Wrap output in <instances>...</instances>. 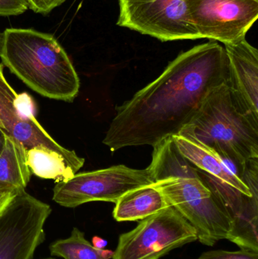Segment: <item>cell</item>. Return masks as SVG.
<instances>
[{
	"instance_id": "1",
	"label": "cell",
	"mask_w": 258,
	"mask_h": 259,
	"mask_svg": "<svg viewBox=\"0 0 258 259\" xmlns=\"http://www.w3.org/2000/svg\"><path fill=\"white\" fill-rule=\"evenodd\" d=\"M227 75V53L216 41L182 53L157 79L117 108L102 143L115 152L129 146L153 147L177 135Z\"/></svg>"
},
{
	"instance_id": "2",
	"label": "cell",
	"mask_w": 258,
	"mask_h": 259,
	"mask_svg": "<svg viewBox=\"0 0 258 259\" xmlns=\"http://www.w3.org/2000/svg\"><path fill=\"white\" fill-rule=\"evenodd\" d=\"M148 168L153 185L196 231L197 240L213 246L228 237L232 222L199 170L177 149L172 137L153 146Z\"/></svg>"
},
{
	"instance_id": "3",
	"label": "cell",
	"mask_w": 258,
	"mask_h": 259,
	"mask_svg": "<svg viewBox=\"0 0 258 259\" xmlns=\"http://www.w3.org/2000/svg\"><path fill=\"white\" fill-rule=\"evenodd\" d=\"M0 57L5 66L42 97L72 102L78 94V74L53 35L34 29H6Z\"/></svg>"
},
{
	"instance_id": "4",
	"label": "cell",
	"mask_w": 258,
	"mask_h": 259,
	"mask_svg": "<svg viewBox=\"0 0 258 259\" xmlns=\"http://www.w3.org/2000/svg\"><path fill=\"white\" fill-rule=\"evenodd\" d=\"M181 131L218 154L241 180L247 163L258 158V122L238 107L226 83L208 95Z\"/></svg>"
},
{
	"instance_id": "5",
	"label": "cell",
	"mask_w": 258,
	"mask_h": 259,
	"mask_svg": "<svg viewBox=\"0 0 258 259\" xmlns=\"http://www.w3.org/2000/svg\"><path fill=\"white\" fill-rule=\"evenodd\" d=\"M196 240L193 227L170 206L121 234L112 259H159Z\"/></svg>"
},
{
	"instance_id": "6",
	"label": "cell",
	"mask_w": 258,
	"mask_h": 259,
	"mask_svg": "<svg viewBox=\"0 0 258 259\" xmlns=\"http://www.w3.org/2000/svg\"><path fill=\"white\" fill-rule=\"evenodd\" d=\"M154 184L149 169H134L123 164L93 171L75 174L53 189V201L66 208L102 201L116 203L127 192Z\"/></svg>"
},
{
	"instance_id": "7",
	"label": "cell",
	"mask_w": 258,
	"mask_h": 259,
	"mask_svg": "<svg viewBox=\"0 0 258 259\" xmlns=\"http://www.w3.org/2000/svg\"><path fill=\"white\" fill-rule=\"evenodd\" d=\"M51 211L48 204L20 190L0 213V259H33L45 240L44 225Z\"/></svg>"
},
{
	"instance_id": "8",
	"label": "cell",
	"mask_w": 258,
	"mask_h": 259,
	"mask_svg": "<svg viewBox=\"0 0 258 259\" xmlns=\"http://www.w3.org/2000/svg\"><path fill=\"white\" fill-rule=\"evenodd\" d=\"M118 24L160 40L201 39L186 0H119Z\"/></svg>"
},
{
	"instance_id": "9",
	"label": "cell",
	"mask_w": 258,
	"mask_h": 259,
	"mask_svg": "<svg viewBox=\"0 0 258 259\" xmlns=\"http://www.w3.org/2000/svg\"><path fill=\"white\" fill-rule=\"evenodd\" d=\"M33 109L30 97L18 95L8 83L0 63V129L25 149L42 146L58 152L78 171L84 158L59 145L36 119Z\"/></svg>"
},
{
	"instance_id": "10",
	"label": "cell",
	"mask_w": 258,
	"mask_h": 259,
	"mask_svg": "<svg viewBox=\"0 0 258 259\" xmlns=\"http://www.w3.org/2000/svg\"><path fill=\"white\" fill-rule=\"evenodd\" d=\"M201 38L235 44L245 39L258 18V0H186Z\"/></svg>"
},
{
	"instance_id": "11",
	"label": "cell",
	"mask_w": 258,
	"mask_h": 259,
	"mask_svg": "<svg viewBox=\"0 0 258 259\" xmlns=\"http://www.w3.org/2000/svg\"><path fill=\"white\" fill-rule=\"evenodd\" d=\"M228 75L226 84L238 107L258 122V51L246 39L224 44Z\"/></svg>"
},
{
	"instance_id": "12",
	"label": "cell",
	"mask_w": 258,
	"mask_h": 259,
	"mask_svg": "<svg viewBox=\"0 0 258 259\" xmlns=\"http://www.w3.org/2000/svg\"><path fill=\"white\" fill-rule=\"evenodd\" d=\"M171 137L180 153L197 169L215 178L223 185L236 189L246 196H258V191H251L218 154L192 136L180 131Z\"/></svg>"
},
{
	"instance_id": "13",
	"label": "cell",
	"mask_w": 258,
	"mask_h": 259,
	"mask_svg": "<svg viewBox=\"0 0 258 259\" xmlns=\"http://www.w3.org/2000/svg\"><path fill=\"white\" fill-rule=\"evenodd\" d=\"M162 192L153 184L127 192L115 203L114 219L117 222H136L168 208Z\"/></svg>"
},
{
	"instance_id": "14",
	"label": "cell",
	"mask_w": 258,
	"mask_h": 259,
	"mask_svg": "<svg viewBox=\"0 0 258 259\" xmlns=\"http://www.w3.org/2000/svg\"><path fill=\"white\" fill-rule=\"evenodd\" d=\"M26 149L13 138L5 134L0 152V187L25 189L31 171L26 160Z\"/></svg>"
},
{
	"instance_id": "15",
	"label": "cell",
	"mask_w": 258,
	"mask_h": 259,
	"mask_svg": "<svg viewBox=\"0 0 258 259\" xmlns=\"http://www.w3.org/2000/svg\"><path fill=\"white\" fill-rule=\"evenodd\" d=\"M26 160L31 174L56 182L68 181L77 170L62 155L45 146L26 149Z\"/></svg>"
},
{
	"instance_id": "16",
	"label": "cell",
	"mask_w": 258,
	"mask_h": 259,
	"mask_svg": "<svg viewBox=\"0 0 258 259\" xmlns=\"http://www.w3.org/2000/svg\"><path fill=\"white\" fill-rule=\"evenodd\" d=\"M51 255L65 259H105L101 249H97L85 238L84 233L74 228L68 238L51 243L49 246Z\"/></svg>"
},
{
	"instance_id": "17",
	"label": "cell",
	"mask_w": 258,
	"mask_h": 259,
	"mask_svg": "<svg viewBox=\"0 0 258 259\" xmlns=\"http://www.w3.org/2000/svg\"><path fill=\"white\" fill-rule=\"evenodd\" d=\"M198 259H258V252L240 249L235 252L212 250L201 254Z\"/></svg>"
},
{
	"instance_id": "18",
	"label": "cell",
	"mask_w": 258,
	"mask_h": 259,
	"mask_svg": "<svg viewBox=\"0 0 258 259\" xmlns=\"http://www.w3.org/2000/svg\"><path fill=\"white\" fill-rule=\"evenodd\" d=\"M28 9L26 0H0V16H15Z\"/></svg>"
},
{
	"instance_id": "19",
	"label": "cell",
	"mask_w": 258,
	"mask_h": 259,
	"mask_svg": "<svg viewBox=\"0 0 258 259\" xmlns=\"http://www.w3.org/2000/svg\"><path fill=\"white\" fill-rule=\"evenodd\" d=\"M28 9L35 13L48 15L56 7L62 6L67 0H26Z\"/></svg>"
},
{
	"instance_id": "20",
	"label": "cell",
	"mask_w": 258,
	"mask_h": 259,
	"mask_svg": "<svg viewBox=\"0 0 258 259\" xmlns=\"http://www.w3.org/2000/svg\"><path fill=\"white\" fill-rule=\"evenodd\" d=\"M19 190L0 187V213L9 205Z\"/></svg>"
},
{
	"instance_id": "21",
	"label": "cell",
	"mask_w": 258,
	"mask_h": 259,
	"mask_svg": "<svg viewBox=\"0 0 258 259\" xmlns=\"http://www.w3.org/2000/svg\"><path fill=\"white\" fill-rule=\"evenodd\" d=\"M92 245L97 249H105L107 246L108 242L98 237H94L92 240Z\"/></svg>"
},
{
	"instance_id": "22",
	"label": "cell",
	"mask_w": 258,
	"mask_h": 259,
	"mask_svg": "<svg viewBox=\"0 0 258 259\" xmlns=\"http://www.w3.org/2000/svg\"><path fill=\"white\" fill-rule=\"evenodd\" d=\"M101 255L105 259H112L114 255V252L110 250L101 249Z\"/></svg>"
},
{
	"instance_id": "23",
	"label": "cell",
	"mask_w": 258,
	"mask_h": 259,
	"mask_svg": "<svg viewBox=\"0 0 258 259\" xmlns=\"http://www.w3.org/2000/svg\"><path fill=\"white\" fill-rule=\"evenodd\" d=\"M5 133L0 129V152L3 148V143H4Z\"/></svg>"
},
{
	"instance_id": "24",
	"label": "cell",
	"mask_w": 258,
	"mask_h": 259,
	"mask_svg": "<svg viewBox=\"0 0 258 259\" xmlns=\"http://www.w3.org/2000/svg\"><path fill=\"white\" fill-rule=\"evenodd\" d=\"M2 35H3V33L0 32V46H1V42H2Z\"/></svg>"
},
{
	"instance_id": "25",
	"label": "cell",
	"mask_w": 258,
	"mask_h": 259,
	"mask_svg": "<svg viewBox=\"0 0 258 259\" xmlns=\"http://www.w3.org/2000/svg\"><path fill=\"white\" fill-rule=\"evenodd\" d=\"M47 259H53V258H47Z\"/></svg>"
}]
</instances>
